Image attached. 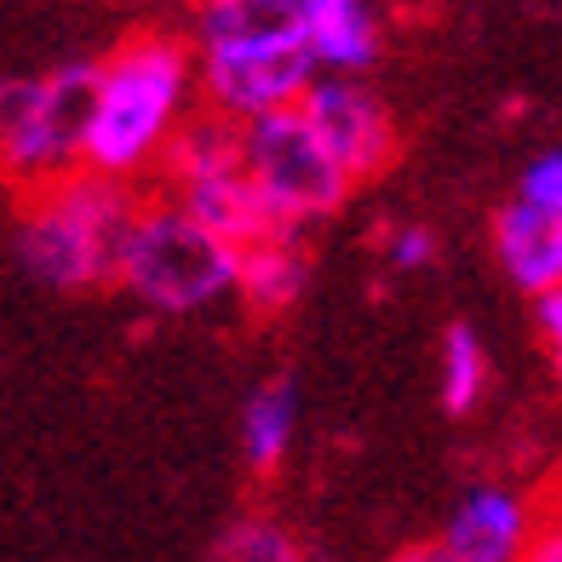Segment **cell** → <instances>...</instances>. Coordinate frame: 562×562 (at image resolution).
<instances>
[{
  "mask_svg": "<svg viewBox=\"0 0 562 562\" xmlns=\"http://www.w3.org/2000/svg\"><path fill=\"white\" fill-rule=\"evenodd\" d=\"M195 115V53L178 35H133L92 69L81 172L110 184L149 172Z\"/></svg>",
  "mask_w": 562,
  "mask_h": 562,
  "instance_id": "cell-1",
  "label": "cell"
},
{
  "mask_svg": "<svg viewBox=\"0 0 562 562\" xmlns=\"http://www.w3.org/2000/svg\"><path fill=\"white\" fill-rule=\"evenodd\" d=\"M133 190L98 172H69L41 184L18 224V259L58 293H87L115 281V252L133 224Z\"/></svg>",
  "mask_w": 562,
  "mask_h": 562,
  "instance_id": "cell-2",
  "label": "cell"
},
{
  "mask_svg": "<svg viewBox=\"0 0 562 562\" xmlns=\"http://www.w3.org/2000/svg\"><path fill=\"white\" fill-rule=\"evenodd\" d=\"M115 281L156 316H195L236 293V247L207 236L172 201H138L115 252Z\"/></svg>",
  "mask_w": 562,
  "mask_h": 562,
  "instance_id": "cell-3",
  "label": "cell"
},
{
  "mask_svg": "<svg viewBox=\"0 0 562 562\" xmlns=\"http://www.w3.org/2000/svg\"><path fill=\"white\" fill-rule=\"evenodd\" d=\"M87 104L92 64H64L53 75H0V172L30 190L81 172Z\"/></svg>",
  "mask_w": 562,
  "mask_h": 562,
  "instance_id": "cell-4",
  "label": "cell"
},
{
  "mask_svg": "<svg viewBox=\"0 0 562 562\" xmlns=\"http://www.w3.org/2000/svg\"><path fill=\"white\" fill-rule=\"evenodd\" d=\"M167 178H172V207L195 218L207 236H218L224 247H247L270 236V218L252 195L247 172H241V126L218 121V115H190L178 126V138L161 156Z\"/></svg>",
  "mask_w": 562,
  "mask_h": 562,
  "instance_id": "cell-5",
  "label": "cell"
},
{
  "mask_svg": "<svg viewBox=\"0 0 562 562\" xmlns=\"http://www.w3.org/2000/svg\"><path fill=\"white\" fill-rule=\"evenodd\" d=\"M241 172H247L252 195H259L270 229H288V236H299V224L334 213L350 195V178L322 149V138L299 115V104L241 126Z\"/></svg>",
  "mask_w": 562,
  "mask_h": 562,
  "instance_id": "cell-6",
  "label": "cell"
},
{
  "mask_svg": "<svg viewBox=\"0 0 562 562\" xmlns=\"http://www.w3.org/2000/svg\"><path fill=\"white\" fill-rule=\"evenodd\" d=\"M316 81L311 46H224L195 53V98H207V115L218 121H265L276 110H293Z\"/></svg>",
  "mask_w": 562,
  "mask_h": 562,
  "instance_id": "cell-7",
  "label": "cell"
},
{
  "mask_svg": "<svg viewBox=\"0 0 562 562\" xmlns=\"http://www.w3.org/2000/svg\"><path fill=\"white\" fill-rule=\"evenodd\" d=\"M299 115L311 121L322 149L339 161L350 184L379 178L396 161V121L362 81H339V75H316L311 92L299 98Z\"/></svg>",
  "mask_w": 562,
  "mask_h": 562,
  "instance_id": "cell-8",
  "label": "cell"
},
{
  "mask_svg": "<svg viewBox=\"0 0 562 562\" xmlns=\"http://www.w3.org/2000/svg\"><path fill=\"white\" fill-rule=\"evenodd\" d=\"M533 528H540V517H533L528 494L505 488V482H482L453 505L437 546L459 562H517L522 546L533 540Z\"/></svg>",
  "mask_w": 562,
  "mask_h": 562,
  "instance_id": "cell-9",
  "label": "cell"
},
{
  "mask_svg": "<svg viewBox=\"0 0 562 562\" xmlns=\"http://www.w3.org/2000/svg\"><path fill=\"white\" fill-rule=\"evenodd\" d=\"M322 0H201V53L224 46H304Z\"/></svg>",
  "mask_w": 562,
  "mask_h": 562,
  "instance_id": "cell-10",
  "label": "cell"
},
{
  "mask_svg": "<svg viewBox=\"0 0 562 562\" xmlns=\"http://www.w3.org/2000/svg\"><path fill=\"white\" fill-rule=\"evenodd\" d=\"M494 252L522 293L540 299V293L562 288V213L528 207V201L510 195L494 218Z\"/></svg>",
  "mask_w": 562,
  "mask_h": 562,
  "instance_id": "cell-11",
  "label": "cell"
},
{
  "mask_svg": "<svg viewBox=\"0 0 562 562\" xmlns=\"http://www.w3.org/2000/svg\"><path fill=\"white\" fill-rule=\"evenodd\" d=\"M304 281H311V252L288 229H270V236L236 247V293L247 299V311L281 316L288 304H299Z\"/></svg>",
  "mask_w": 562,
  "mask_h": 562,
  "instance_id": "cell-12",
  "label": "cell"
},
{
  "mask_svg": "<svg viewBox=\"0 0 562 562\" xmlns=\"http://www.w3.org/2000/svg\"><path fill=\"white\" fill-rule=\"evenodd\" d=\"M304 46H311L316 75L362 81V69L379 58V18H373L368 0H322Z\"/></svg>",
  "mask_w": 562,
  "mask_h": 562,
  "instance_id": "cell-13",
  "label": "cell"
},
{
  "mask_svg": "<svg viewBox=\"0 0 562 562\" xmlns=\"http://www.w3.org/2000/svg\"><path fill=\"white\" fill-rule=\"evenodd\" d=\"M299 437V391L288 379H270L241 407V453L252 471H276Z\"/></svg>",
  "mask_w": 562,
  "mask_h": 562,
  "instance_id": "cell-14",
  "label": "cell"
},
{
  "mask_svg": "<svg viewBox=\"0 0 562 562\" xmlns=\"http://www.w3.org/2000/svg\"><path fill=\"white\" fill-rule=\"evenodd\" d=\"M482 396H488V345L476 339V327L453 322L442 334V407L471 414Z\"/></svg>",
  "mask_w": 562,
  "mask_h": 562,
  "instance_id": "cell-15",
  "label": "cell"
},
{
  "mask_svg": "<svg viewBox=\"0 0 562 562\" xmlns=\"http://www.w3.org/2000/svg\"><path fill=\"white\" fill-rule=\"evenodd\" d=\"M213 562H311L304 546L270 517H241L236 528H224V540L213 546Z\"/></svg>",
  "mask_w": 562,
  "mask_h": 562,
  "instance_id": "cell-16",
  "label": "cell"
},
{
  "mask_svg": "<svg viewBox=\"0 0 562 562\" xmlns=\"http://www.w3.org/2000/svg\"><path fill=\"white\" fill-rule=\"evenodd\" d=\"M517 201L528 207H546V213H562V156L546 149V156H533L517 178Z\"/></svg>",
  "mask_w": 562,
  "mask_h": 562,
  "instance_id": "cell-17",
  "label": "cell"
},
{
  "mask_svg": "<svg viewBox=\"0 0 562 562\" xmlns=\"http://www.w3.org/2000/svg\"><path fill=\"white\" fill-rule=\"evenodd\" d=\"M391 265L396 270H425V265H437V236H430L425 224H407L391 236Z\"/></svg>",
  "mask_w": 562,
  "mask_h": 562,
  "instance_id": "cell-18",
  "label": "cell"
},
{
  "mask_svg": "<svg viewBox=\"0 0 562 562\" xmlns=\"http://www.w3.org/2000/svg\"><path fill=\"white\" fill-rule=\"evenodd\" d=\"M533 327H540L546 345H562V288H551V293L533 299Z\"/></svg>",
  "mask_w": 562,
  "mask_h": 562,
  "instance_id": "cell-19",
  "label": "cell"
},
{
  "mask_svg": "<svg viewBox=\"0 0 562 562\" xmlns=\"http://www.w3.org/2000/svg\"><path fill=\"white\" fill-rule=\"evenodd\" d=\"M517 562H562V533L557 528H533V540L522 546Z\"/></svg>",
  "mask_w": 562,
  "mask_h": 562,
  "instance_id": "cell-20",
  "label": "cell"
},
{
  "mask_svg": "<svg viewBox=\"0 0 562 562\" xmlns=\"http://www.w3.org/2000/svg\"><path fill=\"white\" fill-rule=\"evenodd\" d=\"M391 562H459V557H448L437 540H430V546H414V551H402V557H391Z\"/></svg>",
  "mask_w": 562,
  "mask_h": 562,
  "instance_id": "cell-21",
  "label": "cell"
}]
</instances>
